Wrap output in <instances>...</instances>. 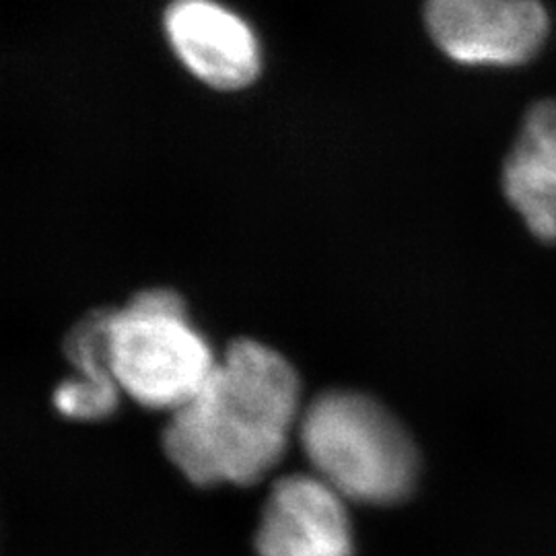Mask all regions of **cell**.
I'll return each instance as SVG.
<instances>
[{
    "mask_svg": "<svg viewBox=\"0 0 556 556\" xmlns=\"http://www.w3.org/2000/svg\"><path fill=\"white\" fill-rule=\"evenodd\" d=\"M119 392L140 406L176 413L199 394L219 357L169 289L142 291L108 324Z\"/></svg>",
    "mask_w": 556,
    "mask_h": 556,
    "instance_id": "obj_3",
    "label": "cell"
},
{
    "mask_svg": "<svg viewBox=\"0 0 556 556\" xmlns=\"http://www.w3.org/2000/svg\"><path fill=\"white\" fill-rule=\"evenodd\" d=\"M439 50L468 66H517L534 59L551 20L540 0H427Z\"/></svg>",
    "mask_w": 556,
    "mask_h": 556,
    "instance_id": "obj_4",
    "label": "cell"
},
{
    "mask_svg": "<svg viewBox=\"0 0 556 556\" xmlns=\"http://www.w3.org/2000/svg\"><path fill=\"white\" fill-rule=\"evenodd\" d=\"M503 192L534 238L556 241V100L526 112L503 167Z\"/></svg>",
    "mask_w": 556,
    "mask_h": 556,
    "instance_id": "obj_7",
    "label": "cell"
},
{
    "mask_svg": "<svg viewBox=\"0 0 556 556\" xmlns=\"http://www.w3.org/2000/svg\"><path fill=\"white\" fill-rule=\"evenodd\" d=\"M260 556H353L346 498L316 475H291L275 482L262 509Z\"/></svg>",
    "mask_w": 556,
    "mask_h": 556,
    "instance_id": "obj_6",
    "label": "cell"
},
{
    "mask_svg": "<svg viewBox=\"0 0 556 556\" xmlns=\"http://www.w3.org/2000/svg\"><path fill=\"white\" fill-rule=\"evenodd\" d=\"M298 431L314 475L346 501L394 505L417 484V447L374 397L324 392L301 413Z\"/></svg>",
    "mask_w": 556,
    "mask_h": 556,
    "instance_id": "obj_2",
    "label": "cell"
},
{
    "mask_svg": "<svg viewBox=\"0 0 556 556\" xmlns=\"http://www.w3.org/2000/svg\"><path fill=\"white\" fill-rule=\"evenodd\" d=\"M299 378L291 363L256 340H236L199 394L163 431V447L197 486L258 482L299 429Z\"/></svg>",
    "mask_w": 556,
    "mask_h": 556,
    "instance_id": "obj_1",
    "label": "cell"
},
{
    "mask_svg": "<svg viewBox=\"0 0 556 556\" xmlns=\"http://www.w3.org/2000/svg\"><path fill=\"white\" fill-rule=\"evenodd\" d=\"M110 312H96L71 330L66 337V357L77 376L60 383L54 406L62 417L75 420H101L118 406V383L110 361L108 324Z\"/></svg>",
    "mask_w": 556,
    "mask_h": 556,
    "instance_id": "obj_8",
    "label": "cell"
},
{
    "mask_svg": "<svg viewBox=\"0 0 556 556\" xmlns=\"http://www.w3.org/2000/svg\"><path fill=\"white\" fill-rule=\"evenodd\" d=\"M165 36L179 62L204 85L238 91L258 79L262 50L254 29L215 0H174Z\"/></svg>",
    "mask_w": 556,
    "mask_h": 556,
    "instance_id": "obj_5",
    "label": "cell"
}]
</instances>
